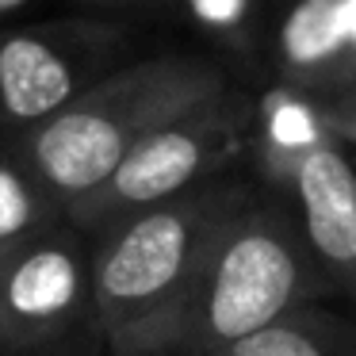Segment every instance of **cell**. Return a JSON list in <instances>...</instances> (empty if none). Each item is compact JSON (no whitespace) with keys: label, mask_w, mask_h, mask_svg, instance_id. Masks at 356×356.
I'll use <instances>...</instances> for the list:
<instances>
[{"label":"cell","mask_w":356,"mask_h":356,"mask_svg":"<svg viewBox=\"0 0 356 356\" xmlns=\"http://www.w3.org/2000/svg\"><path fill=\"white\" fill-rule=\"evenodd\" d=\"M333 295L307 249L295 207L257 188L218 230L184 291L119 356H211Z\"/></svg>","instance_id":"1"},{"label":"cell","mask_w":356,"mask_h":356,"mask_svg":"<svg viewBox=\"0 0 356 356\" xmlns=\"http://www.w3.org/2000/svg\"><path fill=\"white\" fill-rule=\"evenodd\" d=\"M226 85H234L230 70L211 54H157L127 62L104 73L42 127L19 134L16 149L65 215V207L92 192L149 131Z\"/></svg>","instance_id":"2"},{"label":"cell","mask_w":356,"mask_h":356,"mask_svg":"<svg viewBox=\"0 0 356 356\" xmlns=\"http://www.w3.org/2000/svg\"><path fill=\"white\" fill-rule=\"evenodd\" d=\"M257 184L230 172L142 207L92 234V295L108 356H119L192 280L226 222Z\"/></svg>","instance_id":"3"},{"label":"cell","mask_w":356,"mask_h":356,"mask_svg":"<svg viewBox=\"0 0 356 356\" xmlns=\"http://www.w3.org/2000/svg\"><path fill=\"white\" fill-rule=\"evenodd\" d=\"M253 119L257 96L241 85H226L222 92L149 131L92 192L65 207V218L92 238L134 211L218 177L249 154Z\"/></svg>","instance_id":"4"},{"label":"cell","mask_w":356,"mask_h":356,"mask_svg":"<svg viewBox=\"0 0 356 356\" xmlns=\"http://www.w3.org/2000/svg\"><path fill=\"white\" fill-rule=\"evenodd\" d=\"M92 238L58 218L0 253V356H100Z\"/></svg>","instance_id":"5"},{"label":"cell","mask_w":356,"mask_h":356,"mask_svg":"<svg viewBox=\"0 0 356 356\" xmlns=\"http://www.w3.org/2000/svg\"><path fill=\"white\" fill-rule=\"evenodd\" d=\"M127 58V31L111 19L65 16L0 31V138L42 127Z\"/></svg>","instance_id":"6"},{"label":"cell","mask_w":356,"mask_h":356,"mask_svg":"<svg viewBox=\"0 0 356 356\" xmlns=\"http://www.w3.org/2000/svg\"><path fill=\"white\" fill-rule=\"evenodd\" d=\"M284 192L291 195L295 218L307 249L333 295L356 307V169L341 142L314 146L291 169Z\"/></svg>","instance_id":"7"},{"label":"cell","mask_w":356,"mask_h":356,"mask_svg":"<svg viewBox=\"0 0 356 356\" xmlns=\"http://www.w3.org/2000/svg\"><path fill=\"white\" fill-rule=\"evenodd\" d=\"M268 62L280 85L318 96H337L356 85V62L348 50L341 0H291L268 24Z\"/></svg>","instance_id":"8"},{"label":"cell","mask_w":356,"mask_h":356,"mask_svg":"<svg viewBox=\"0 0 356 356\" xmlns=\"http://www.w3.org/2000/svg\"><path fill=\"white\" fill-rule=\"evenodd\" d=\"M322 142H337L325 127L322 100L291 85H272L257 100L253 138H249V157L257 169L268 177L272 188H284L291 169Z\"/></svg>","instance_id":"9"},{"label":"cell","mask_w":356,"mask_h":356,"mask_svg":"<svg viewBox=\"0 0 356 356\" xmlns=\"http://www.w3.org/2000/svg\"><path fill=\"white\" fill-rule=\"evenodd\" d=\"M211 356H356V322L307 302Z\"/></svg>","instance_id":"10"},{"label":"cell","mask_w":356,"mask_h":356,"mask_svg":"<svg viewBox=\"0 0 356 356\" xmlns=\"http://www.w3.org/2000/svg\"><path fill=\"white\" fill-rule=\"evenodd\" d=\"M58 218L65 215L39 180V172L24 161L16 142L0 138V253L47 230Z\"/></svg>","instance_id":"11"},{"label":"cell","mask_w":356,"mask_h":356,"mask_svg":"<svg viewBox=\"0 0 356 356\" xmlns=\"http://www.w3.org/2000/svg\"><path fill=\"white\" fill-rule=\"evenodd\" d=\"M188 27L218 42L226 54H257L268 35L264 0H172Z\"/></svg>","instance_id":"12"},{"label":"cell","mask_w":356,"mask_h":356,"mask_svg":"<svg viewBox=\"0 0 356 356\" xmlns=\"http://www.w3.org/2000/svg\"><path fill=\"white\" fill-rule=\"evenodd\" d=\"M322 115H325L330 134L341 142V146H356V85L341 88L337 96H325Z\"/></svg>","instance_id":"13"},{"label":"cell","mask_w":356,"mask_h":356,"mask_svg":"<svg viewBox=\"0 0 356 356\" xmlns=\"http://www.w3.org/2000/svg\"><path fill=\"white\" fill-rule=\"evenodd\" d=\"M73 4L88 12H142V8H165L172 0H73Z\"/></svg>","instance_id":"14"},{"label":"cell","mask_w":356,"mask_h":356,"mask_svg":"<svg viewBox=\"0 0 356 356\" xmlns=\"http://www.w3.org/2000/svg\"><path fill=\"white\" fill-rule=\"evenodd\" d=\"M341 16H345L348 50H353V62H356V0H341Z\"/></svg>","instance_id":"15"},{"label":"cell","mask_w":356,"mask_h":356,"mask_svg":"<svg viewBox=\"0 0 356 356\" xmlns=\"http://www.w3.org/2000/svg\"><path fill=\"white\" fill-rule=\"evenodd\" d=\"M27 4H35V0H0V19L16 16L19 8H27Z\"/></svg>","instance_id":"16"}]
</instances>
